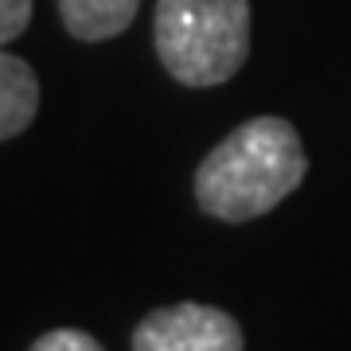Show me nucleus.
I'll return each instance as SVG.
<instances>
[{"label": "nucleus", "instance_id": "1", "mask_svg": "<svg viewBox=\"0 0 351 351\" xmlns=\"http://www.w3.org/2000/svg\"><path fill=\"white\" fill-rule=\"evenodd\" d=\"M308 156L285 117H250L195 168V203L211 219L246 223L301 188Z\"/></svg>", "mask_w": 351, "mask_h": 351}, {"label": "nucleus", "instance_id": "2", "mask_svg": "<svg viewBox=\"0 0 351 351\" xmlns=\"http://www.w3.org/2000/svg\"><path fill=\"white\" fill-rule=\"evenodd\" d=\"M152 43L184 86H223L250 59V0H156Z\"/></svg>", "mask_w": 351, "mask_h": 351}, {"label": "nucleus", "instance_id": "3", "mask_svg": "<svg viewBox=\"0 0 351 351\" xmlns=\"http://www.w3.org/2000/svg\"><path fill=\"white\" fill-rule=\"evenodd\" d=\"M133 351H242L246 336L242 324L223 308L211 304H168L152 308L133 328Z\"/></svg>", "mask_w": 351, "mask_h": 351}, {"label": "nucleus", "instance_id": "4", "mask_svg": "<svg viewBox=\"0 0 351 351\" xmlns=\"http://www.w3.org/2000/svg\"><path fill=\"white\" fill-rule=\"evenodd\" d=\"M39 113V78L27 59L0 47V141L20 137Z\"/></svg>", "mask_w": 351, "mask_h": 351}, {"label": "nucleus", "instance_id": "5", "mask_svg": "<svg viewBox=\"0 0 351 351\" xmlns=\"http://www.w3.org/2000/svg\"><path fill=\"white\" fill-rule=\"evenodd\" d=\"M141 0H59V20L75 39L82 43H101L117 39L133 24Z\"/></svg>", "mask_w": 351, "mask_h": 351}, {"label": "nucleus", "instance_id": "6", "mask_svg": "<svg viewBox=\"0 0 351 351\" xmlns=\"http://www.w3.org/2000/svg\"><path fill=\"white\" fill-rule=\"evenodd\" d=\"M27 351H106V348H101L90 332H78V328H55V332H43Z\"/></svg>", "mask_w": 351, "mask_h": 351}, {"label": "nucleus", "instance_id": "7", "mask_svg": "<svg viewBox=\"0 0 351 351\" xmlns=\"http://www.w3.org/2000/svg\"><path fill=\"white\" fill-rule=\"evenodd\" d=\"M32 24V0H0V47L20 39Z\"/></svg>", "mask_w": 351, "mask_h": 351}]
</instances>
